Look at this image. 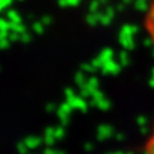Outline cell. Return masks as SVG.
I'll return each mask as SVG.
<instances>
[{
    "label": "cell",
    "instance_id": "obj_1",
    "mask_svg": "<svg viewBox=\"0 0 154 154\" xmlns=\"http://www.w3.org/2000/svg\"><path fill=\"white\" fill-rule=\"evenodd\" d=\"M144 27H145L149 37L154 44V0L152 2L150 7H149L145 14V18H144Z\"/></svg>",
    "mask_w": 154,
    "mask_h": 154
}]
</instances>
